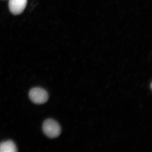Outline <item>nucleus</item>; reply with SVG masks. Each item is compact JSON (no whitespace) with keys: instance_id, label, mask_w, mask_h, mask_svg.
Listing matches in <instances>:
<instances>
[{"instance_id":"nucleus-1","label":"nucleus","mask_w":152,"mask_h":152,"mask_svg":"<svg viewBox=\"0 0 152 152\" xmlns=\"http://www.w3.org/2000/svg\"><path fill=\"white\" fill-rule=\"evenodd\" d=\"M43 131L46 135L51 138L57 137L61 133V128L58 123L52 119H47L43 124Z\"/></svg>"},{"instance_id":"nucleus-2","label":"nucleus","mask_w":152,"mask_h":152,"mask_svg":"<svg viewBox=\"0 0 152 152\" xmlns=\"http://www.w3.org/2000/svg\"><path fill=\"white\" fill-rule=\"evenodd\" d=\"M29 96L34 103L40 104L46 102L48 95L46 91L40 88H33L30 90Z\"/></svg>"},{"instance_id":"nucleus-3","label":"nucleus","mask_w":152,"mask_h":152,"mask_svg":"<svg viewBox=\"0 0 152 152\" xmlns=\"http://www.w3.org/2000/svg\"><path fill=\"white\" fill-rule=\"evenodd\" d=\"M27 0H10L9 9L12 14L18 15L24 10L26 6Z\"/></svg>"},{"instance_id":"nucleus-4","label":"nucleus","mask_w":152,"mask_h":152,"mask_svg":"<svg viewBox=\"0 0 152 152\" xmlns=\"http://www.w3.org/2000/svg\"><path fill=\"white\" fill-rule=\"evenodd\" d=\"M17 148L12 141L8 140L0 143V152H16Z\"/></svg>"}]
</instances>
